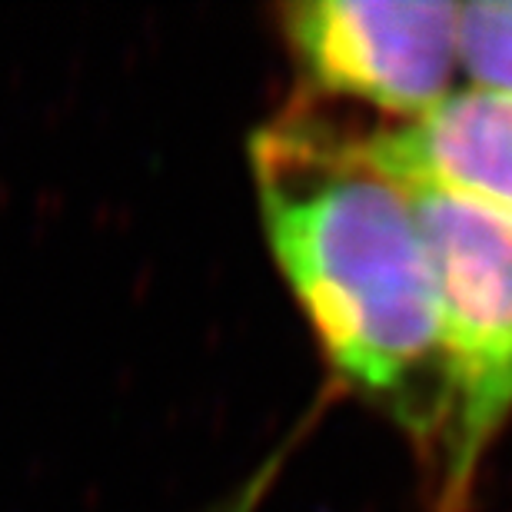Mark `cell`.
<instances>
[{
  "mask_svg": "<svg viewBox=\"0 0 512 512\" xmlns=\"http://www.w3.org/2000/svg\"><path fill=\"white\" fill-rule=\"evenodd\" d=\"M263 240L333 376L433 459L443 423L439 296L413 200L320 120L253 133Z\"/></svg>",
  "mask_w": 512,
  "mask_h": 512,
  "instance_id": "1",
  "label": "cell"
},
{
  "mask_svg": "<svg viewBox=\"0 0 512 512\" xmlns=\"http://www.w3.org/2000/svg\"><path fill=\"white\" fill-rule=\"evenodd\" d=\"M439 296L443 423L429 459L436 512H466L486 453L512 419V217L406 190Z\"/></svg>",
  "mask_w": 512,
  "mask_h": 512,
  "instance_id": "2",
  "label": "cell"
},
{
  "mask_svg": "<svg viewBox=\"0 0 512 512\" xmlns=\"http://www.w3.org/2000/svg\"><path fill=\"white\" fill-rule=\"evenodd\" d=\"M459 14L449 0H293L276 10L296 74L313 94L423 114L453 94Z\"/></svg>",
  "mask_w": 512,
  "mask_h": 512,
  "instance_id": "3",
  "label": "cell"
},
{
  "mask_svg": "<svg viewBox=\"0 0 512 512\" xmlns=\"http://www.w3.org/2000/svg\"><path fill=\"white\" fill-rule=\"evenodd\" d=\"M343 143L396 187L443 193L512 217V94L503 90H453L423 114Z\"/></svg>",
  "mask_w": 512,
  "mask_h": 512,
  "instance_id": "4",
  "label": "cell"
},
{
  "mask_svg": "<svg viewBox=\"0 0 512 512\" xmlns=\"http://www.w3.org/2000/svg\"><path fill=\"white\" fill-rule=\"evenodd\" d=\"M459 67L473 87L512 94V0H476L459 14Z\"/></svg>",
  "mask_w": 512,
  "mask_h": 512,
  "instance_id": "5",
  "label": "cell"
},
{
  "mask_svg": "<svg viewBox=\"0 0 512 512\" xmlns=\"http://www.w3.org/2000/svg\"><path fill=\"white\" fill-rule=\"evenodd\" d=\"M280 466H283V456H270L266 463L256 469V473L243 483L237 493H233V499L223 509L217 512H256L263 503V496L270 493V486L276 483V476H280Z\"/></svg>",
  "mask_w": 512,
  "mask_h": 512,
  "instance_id": "6",
  "label": "cell"
}]
</instances>
